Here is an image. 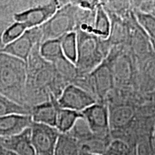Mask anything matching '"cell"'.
<instances>
[{
  "instance_id": "6da1fadb",
  "label": "cell",
  "mask_w": 155,
  "mask_h": 155,
  "mask_svg": "<svg viewBox=\"0 0 155 155\" xmlns=\"http://www.w3.org/2000/svg\"><path fill=\"white\" fill-rule=\"evenodd\" d=\"M40 43L35 46L27 61L25 104L28 108L50 101L58 99L67 85L55 71L53 65L40 53Z\"/></svg>"
},
{
  "instance_id": "7a4b0ae2",
  "label": "cell",
  "mask_w": 155,
  "mask_h": 155,
  "mask_svg": "<svg viewBox=\"0 0 155 155\" xmlns=\"http://www.w3.org/2000/svg\"><path fill=\"white\" fill-rule=\"evenodd\" d=\"M26 81L27 63L12 55L0 53V94L28 108L25 104Z\"/></svg>"
},
{
  "instance_id": "3957f363",
  "label": "cell",
  "mask_w": 155,
  "mask_h": 155,
  "mask_svg": "<svg viewBox=\"0 0 155 155\" xmlns=\"http://www.w3.org/2000/svg\"><path fill=\"white\" fill-rule=\"evenodd\" d=\"M77 33V58L75 65L79 75H89L102 63L112 46L108 40L81 30Z\"/></svg>"
},
{
  "instance_id": "277c9868",
  "label": "cell",
  "mask_w": 155,
  "mask_h": 155,
  "mask_svg": "<svg viewBox=\"0 0 155 155\" xmlns=\"http://www.w3.org/2000/svg\"><path fill=\"white\" fill-rule=\"evenodd\" d=\"M78 10V7L69 2L58 9L47 22L40 26L42 42L59 39L65 34L75 32L77 28Z\"/></svg>"
},
{
  "instance_id": "5b68a950",
  "label": "cell",
  "mask_w": 155,
  "mask_h": 155,
  "mask_svg": "<svg viewBox=\"0 0 155 155\" xmlns=\"http://www.w3.org/2000/svg\"><path fill=\"white\" fill-rule=\"evenodd\" d=\"M89 130L101 138H111L108 107L103 101H97L81 112Z\"/></svg>"
},
{
  "instance_id": "8992f818",
  "label": "cell",
  "mask_w": 155,
  "mask_h": 155,
  "mask_svg": "<svg viewBox=\"0 0 155 155\" xmlns=\"http://www.w3.org/2000/svg\"><path fill=\"white\" fill-rule=\"evenodd\" d=\"M31 142L36 155H53L61 133L55 127L32 122Z\"/></svg>"
},
{
  "instance_id": "52a82bcc",
  "label": "cell",
  "mask_w": 155,
  "mask_h": 155,
  "mask_svg": "<svg viewBox=\"0 0 155 155\" xmlns=\"http://www.w3.org/2000/svg\"><path fill=\"white\" fill-rule=\"evenodd\" d=\"M60 107L82 112L97 102L91 93L76 85L70 83L64 88L57 99Z\"/></svg>"
},
{
  "instance_id": "ba28073f",
  "label": "cell",
  "mask_w": 155,
  "mask_h": 155,
  "mask_svg": "<svg viewBox=\"0 0 155 155\" xmlns=\"http://www.w3.org/2000/svg\"><path fill=\"white\" fill-rule=\"evenodd\" d=\"M39 43H42V32L40 27H37L28 29L22 36L4 46L0 53L12 55L27 63L32 49Z\"/></svg>"
},
{
  "instance_id": "9c48e42d",
  "label": "cell",
  "mask_w": 155,
  "mask_h": 155,
  "mask_svg": "<svg viewBox=\"0 0 155 155\" xmlns=\"http://www.w3.org/2000/svg\"><path fill=\"white\" fill-rule=\"evenodd\" d=\"M88 80L91 94L94 93L101 100L113 89L115 85L113 74L106 59L88 75Z\"/></svg>"
},
{
  "instance_id": "30bf717a",
  "label": "cell",
  "mask_w": 155,
  "mask_h": 155,
  "mask_svg": "<svg viewBox=\"0 0 155 155\" xmlns=\"http://www.w3.org/2000/svg\"><path fill=\"white\" fill-rule=\"evenodd\" d=\"M111 134L129 129L134 122L136 110L129 104H120L108 107Z\"/></svg>"
},
{
  "instance_id": "8fae6325",
  "label": "cell",
  "mask_w": 155,
  "mask_h": 155,
  "mask_svg": "<svg viewBox=\"0 0 155 155\" xmlns=\"http://www.w3.org/2000/svg\"><path fill=\"white\" fill-rule=\"evenodd\" d=\"M60 8L61 7L57 5H50L48 7L29 9L15 15L14 20L15 22L25 24L28 29L37 28L47 22Z\"/></svg>"
},
{
  "instance_id": "7c38bea8",
  "label": "cell",
  "mask_w": 155,
  "mask_h": 155,
  "mask_svg": "<svg viewBox=\"0 0 155 155\" xmlns=\"http://www.w3.org/2000/svg\"><path fill=\"white\" fill-rule=\"evenodd\" d=\"M32 123L30 114H8L0 116V138L16 135L28 129Z\"/></svg>"
},
{
  "instance_id": "4fadbf2b",
  "label": "cell",
  "mask_w": 155,
  "mask_h": 155,
  "mask_svg": "<svg viewBox=\"0 0 155 155\" xmlns=\"http://www.w3.org/2000/svg\"><path fill=\"white\" fill-rule=\"evenodd\" d=\"M0 142L5 150L17 155H36L31 142L30 127L16 135L0 138Z\"/></svg>"
},
{
  "instance_id": "5bb4252c",
  "label": "cell",
  "mask_w": 155,
  "mask_h": 155,
  "mask_svg": "<svg viewBox=\"0 0 155 155\" xmlns=\"http://www.w3.org/2000/svg\"><path fill=\"white\" fill-rule=\"evenodd\" d=\"M58 106L57 99L52 98L50 101L31 107L30 116L32 122L55 127Z\"/></svg>"
},
{
  "instance_id": "9a60e30c",
  "label": "cell",
  "mask_w": 155,
  "mask_h": 155,
  "mask_svg": "<svg viewBox=\"0 0 155 155\" xmlns=\"http://www.w3.org/2000/svg\"><path fill=\"white\" fill-rule=\"evenodd\" d=\"M111 28V20L109 15L101 5L95 11L92 34L103 40H108Z\"/></svg>"
},
{
  "instance_id": "2e32d148",
  "label": "cell",
  "mask_w": 155,
  "mask_h": 155,
  "mask_svg": "<svg viewBox=\"0 0 155 155\" xmlns=\"http://www.w3.org/2000/svg\"><path fill=\"white\" fill-rule=\"evenodd\" d=\"M82 117L83 115L81 112L63 108L58 106L55 127L61 134L68 133L78 120Z\"/></svg>"
},
{
  "instance_id": "e0dca14e",
  "label": "cell",
  "mask_w": 155,
  "mask_h": 155,
  "mask_svg": "<svg viewBox=\"0 0 155 155\" xmlns=\"http://www.w3.org/2000/svg\"><path fill=\"white\" fill-rule=\"evenodd\" d=\"M81 147L78 141L68 133L61 134L53 155H81Z\"/></svg>"
},
{
  "instance_id": "ac0fdd59",
  "label": "cell",
  "mask_w": 155,
  "mask_h": 155,
  "mask_svg": "<svg viewBox=\"0 0 155 155\" xmlns=\"http://www.w3.org/2000/svg\"><path fill=\"white\" fill-rule=\"evenodd\" d=\"M40 53L45 61L51 63L64 57L60 38L48 40L42 42L40 45Z\"/></svg>"
},
{
  "instance_id": "d6986e66",
  "label": "cell",
  "mask_w": 155,
  "mask_h": 155,
  "mask_svg": "<svg viewBox=\"0 0 155 155\" xmlns=\"http://www.w3.org/2000/svg\"><path fill=\"white\" fill-rule=\"evenodd\" d=\"M19 0H0V24L6 28L15 22L14 16L19 13Z\"/></svg>"
},
{
  "instance_id": "ffe728a7",
  "label": "cell",
  "mask_w": 155,
  "mask_h": 155,
  "mask_svg": "<svg viewBox=\"0 0 155 155\" xmlns=\"http://www.w3.org/2000/svg\"><path fill=\"white\" fill-rule=\"evenodd\" d=\"M63 55L68 61L75 63L77 58V33L76 32H71L65 34L60 38Z\"/></svg>"
},
{
  "instance_id": "44dd1931",
  "label": "cell",
  "mask_w": 155,
  "mask_h": 155,
  "mask_svg": "<svg viewBox=\"0 0 155 155\" xmlns=\"http://www.w3.org/2000/svg\"><path fill=\"white\" fill-rule=\"evenodd\" d=\"M68 2L67 0H19V13L36 7H48L50 5H57L59 7Z\"/></svg>"
},
{
  "instance_id": "7402d4cb",
  "label": "cell",
  "mask_w": 155,
  "mask_h": 155,
  "mask_svg": "<svg viewBox=\"0 0 155 155\" xmlns=\"http://www.w3.org/2000/svg\"><path fill=\"white\" fill-rule=\"evenodd\" d=\"M14 114L30 115V110L12 101L7 97L0 94V116Z\"/></svg>"
},
{
  "instance_id": "603a6c76",
  "label": "cell",
  "mask_w": 155,
  "mask_h": 155,
  "mask_svg": "<svg viewBox=\"0 0 155 155\" xmlns=\"http://www.w3.org/2000/svg\"><path fill=\"white\" fill-rule=\"evenodd\" d=\"M28 30L26 25L22 22H15L4 31L1 40L3 45L5 46L10 42L15 41L19 37L22 36Z\"/></svg>"
},
{
  "instance_id": "cb8c5ba5",
  "label": "cell",
  "mask_w": 155,
  "mask_h": 155,
  "mask_svg": "<svg viewBox=\"0 0 155 155\" xmlns=\"http://www.w3.org/2000/svg\"><path fill=\"white\" fill-rule=\"evenodd\" d=\"M102 155H134V149L125 141L112 139Z\"/></svg>"
},
{
  "instance_id": "d4e9b609",
  "label": "cell",
  "mask_w": 155,
  "mask_h": 155,
  "mask_svg": "<svg viewBox=\"0 0 155 155\" xmlns=\"http://www.w3.org/2000/svg\"><path fill=\"white\" fill-rule=\"evenodd\" d=\"M134 155H155V146L152 139L145 138L136 144L134 149Z\"/></svg>"
},
{
  "instance_id": "484cf974",
  "label": "cell",
  "mask_w": 155,
  "mask_h": 155,
  "mask_svg": "<svg viewBox=\"0 0 155 155\" xmlns=\"http://www.w3.org/2000/svg\"><path fill=\"white\" fill-rule=\"evenodd\" d=\"M133 10L152 14L155 10V0H129Z\"/></svg>"
},
{
  "instance_id": "4316f807",
  "label": "cell",
  "mask_w": 155,
  "mask_h": 155,
  "mask_svg": "<svg viewBox=\"0 0 155 155\" xmlns=\"http://www.w3.org/2000/svg\"><path fill=\"white\" fill-rule=\"evenodd\" d=\"M68 2L79 8L95 11L101 5L100 0H68Z\"/></svg>"
},
{
  "instance_id": "83f0119b",
  "label": "cell",
  "mask_w": 155,
  "mask_h": 155,
  "mask_svg": "<svg viewBox=\"0 0 155 155\" xmlns=\"http://www.w3.org/2000/svg\"><path fill=\"white\" fill-rule=\"evenodd\" d=\"M6 28L5 26H3L2 25L0 24V50L4 48V45L2 44V40H1V38H2V33L4 32V31L6 30Z\"/></svg>"
},
{
  "instance_id": "f1b7e54d",
  "label": "cell",
  "mask_w": 155,
  "mask_h": 155,
  "mask_svg": "<svg viewBox=\"0 0 155 155\" xmlns=\"http://www.w3.org/2000/svg\"><path fill=\"white\" fill-rule=\"evenodd\" d=\"M6 151L7 150H5V149H4L2 145L1 144V142H0V155H3L6 152Z\"/></svg>"
},
{
  "instance_id": "f546056e",
  "label": "cell",
  "mask_w": 155,
  "mask_h": 155,
  "mask_svg": "<svg viewBox=\"0 0 155 155\" xmlns=\"http://www.w3.org/2000/svg\"><path fill=\"white\" fill-rule=\"evenodd\" d=\"M3 155H17L15 154V153L10 152V151H6V152Z\"/></svg>"
},
{
  "instance_id": "4dcf8cb0",
  "label": "cell",
  "mask_w": 155,
  "mask_h": 155,
  "mask_svg": "<svg viewBox=\"0 0 155 155\" xmlns=\"http://www.w3.org/2000/svg\"><path fill=\"white\" fill-rule=\"evenodd\" d=\"M81 155H87V154H84V153H83V152H81Z\"/></svg>"
},
{
  "instance_id": "1f68e13d",
  "label": "cell",
  "mask_w": 155,
  "mask_h": 155,
  "mask_svg": "<svg viewBox=\"0 0 155 155\" xmlns=\"http://www.w3.org/2000/svg\"><path fill=\"white\" fill-rule=\"evenodd\" d=\"M152 14H153V15H154V16H155V10L154 11V12H153V13H152Z\"/></svg>"
},
{
  "instance_id": "d6a6232c",
  "label": "cell",
  "mask_w": 155,
  "mask_h": 155,
  "mask_svg": "<svg viewBox=\"0 0 155 155\" xmlns=\"http://www.w3.org/2000/svg\"><path fill=\"white\" fill-rule=\"evenodd\" d=\"M87 155H99V154H87Z\"/></svg>"
},
{
  "instance_id": "836d02e7",
  "label": "cell",
  "mask_w": 155,
  "mask_h": 155,
  "mask_svg": "<svg viewBox=\"0 0 155 155\" xmlns=\"http://www.w3.org/2000/svg\"><path fill=\"white\" fill-rule=\"evenodd\" d=\"M67 1H68V0H67Z\"/></svg>"
}]
</instances>
